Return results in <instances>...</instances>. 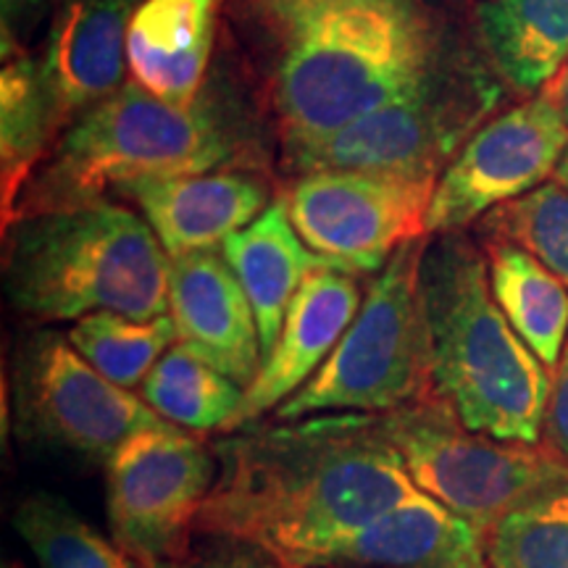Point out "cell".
<instances>
[{
    "instance_id": "6da1fadb",
    "label": "cell",
    "mask_w": 568,
    "mask_h": 568,
    "mask_svg": "<svg viewBox=\"0 0 568 568\" xmlns=\"http://www.w3.org/2000/svg\"><path fill=\"white\" fill-rule=\"evenodd\" d=\"M197 535L247 545L282 568H318L416 493L379 414H316L230 432Z\"/></svg>"
},
{
    "instance_id": "7a4b0ae2",
    "label": "cell",
    "mask_w": 568,
    "mask_h": 568,
    "mask_svg": "<svg viewBox=\"0 0 568 568\" xmlns=\"http://www.w3.org/2000/svg\"><path fill=\"white\" fill-rule=\"evenodd\" d=\"M282 40L284 142L329 134L422 84L458 51L422 0H266Z\"/></svg>"
},
{
    "instance_id": "3957f363",
    "label": "cell",
    "mask_w": 568,
    "mask_h": 568,
    "mask_svg": "<svg viewBox=\"0 0 568 568\" xmlns=\"http://www.w3.org/2000/svg\"><path fill=\"white\" fill-rule=\"evenodd\" d=\"M418 284L437 395L471 432L542 443L552 374L497 305L485 251L464 232L435 234Z\"/></svg>"
},
{
    "instance_id": "277c9868",
    "label": "cell",
    "mask_w": 568,
    "mask_h": 568,
    "mask_svg": "<svg viewBox=\"0 0 568 568\" xmlns=\"http://www.w3.org/2000/svg\"><path fill=\"white\" fill-rule=\"evenodd\" d=\"M3 232L6 295L34 322L169 314V253L130 209L95 201L27 213Z\"/></svg>"
},
{
    "instance_id": "5b68a950",
    "label": "cell",
    "mask_w": 568,
    "mask_h": 568,
    "mask_svg": "<svg viewBox=\"0 0 568 568\" xmlns=\"http://www.w3.org/2000/svg\"><path fill=\"white\" fill-rule=\"evenodd\" d=\"M232 161L237 140L209 103H169L132 82L61 132L17 219L103 201L109 190L142 180L209 174Z\"/></svg>"
},
{
    "instance_id": "8992f818",
    "label": "cell",
    "mask_w": 568,
    "mask_h": 568,
    "mask_svg": "<svg viewBox=\"0 0 568 568\" xmlns=\"http://www.w3.org/2000/svg\"><path fill=\"white\" fill-rule=\"evenodd\" d=\"M426 240L406 243L376 272L343 339L314 379L274 410V422L316 414H389L437 393L418 284Z\"/></svg>"
},
{
    "instance_id": "52a82bcc",
    "label": "cell",
    "mask_w": 568,
    "mask_h": 568,
    "mask_svg": "<svg viewBox=\"0 0 568 568\" xmlns=\"http://www.w3.org/2000/svg\"><path fill=\"white\" fill-rule=\"evenodd\" d=\"M500 101L477 55L456 51L418 88L329 134L284 142L290 169L439 176Z\"/></svg>"
},
{
    "instance_id": "ba28073f",
    "label": "cell",
    "mask_w": 568,
    "mask_h": 568,
    "mask_svg": "<svg viewBox=\"0 0 568 568\" xmlns=\"http://www.w3.org/2000/svg\"><path fill=\"white\" fill-rule=\"evenodd\" d=\"M379 416L416 489L481 535L527 497L568 481V460L548 445L471 432L437 393Z\"/></svg>"
},
{
    "instance_id": "9c48e42d",
    "label": "cell",
    "mask_w": 568,
    "mask_h": 568,
    "mask_svg": "<svg viewBox=\"0 0 568 568\" xmlns=\"http://www.w3.org/2000/svg\"><path fill=\"white\" fill-rule=\"evenodd\" d=\"M216 471V453L195 432H138L105 460L111 537L148 568H182Z\"/></svg>"
},
{
    "instance_id": "30bf717a",
    "label": "cell",
    "mask_w": 568,
    "mask_h": 568,
    "mask_svg": "<svg viewBox=\"0 0 568 568\" xmlns=\"http://www.w3.org/2000/svg\"><path fill=\"white\" fill-rule=\"evenodd\" d=\"M13 422L27 443L109 460L126 439L169 422L132 389L113 385L59 332L21 339L11 376Z\"/></svg>"
},
{
    "instance_id": "8fae6325",
    "label": "cell",
    "mask_w": 568,
    "mask_h": 568,
    "mask_svg": "<svg viewBox=\"0 0 568 568\" xmlns=\"http://www.w3.org/2000/svg\"><path fill=\"white\" fill-rule=\"evenodd\" d=\"M437 180L324 169L303 174L284 203L303 243L326 264L376 274L403 245L426 237Z\"/></svg>"
},
{
    "instance_id": "7c38bea8",
    "label": "cell",
    "mask_w": 568,
    "mask_h": 568,
    "mask_svg": "<svg viewBox=\"0 0 568 568\" xmlns=\"http://www.w3.org/2000/svg\"><path fill=\"white\" fill-rule=\"evenodd\" d=\"M566 148L568 122L550 90L493 116L439 174L426 234L464 232L489 211L542 187Z\"/></svg>"
},
{
    "instance_id": "4fadbf2b",
    "label": "cell",
    "mask_w": 568,
    "mask_h": 568,
    "mask_svg": "<svg viewBox=\"0 0 568 568\" xmlns=\"http://www.w3.org/2000/svg\"><path fill=\"white\" fill-rule=\"evenodd\" d=\"M361 303L364 290L353 272L329 264L311 274L290 303L280 339L245 387L240 414L224 435L261 424L308 385L353 324Z\"/></svg>"
},
{
    "instance_id": "5bb4252c",
    "label": "cell",
    "mask_w": 568,
    "mask_h": 568,
    "mask_svg": "<svg viewBox=\"0 0 568 568\" xmlns=\"http://www.w3.org/2000/svg\"><path fill=\"white\" fill-rule=\"evenodd\" d=\"M169 316L184 347L247 387L258 376V324L232 266L216 251L169 255Z\"/></svg>"
},
{
    "instance_id": "9a60e30c",
    "label": "cell",
    "mask_w": 568,
    "mask_h": 568,
    "mask_svg": "<svg viewBox=\"0 0 568 568\" xmlns=\"http://www.w3.org/2000/svg\"><path fill=\"white\" fill-rule=\"evenodd\" d=\"M140 0H67L40 53L61 126L124 88L126 32Z\"/></svg>"
},
{
    "instance_id": "2e32d148",
    "label": "cell",
    "mask_w": 568,
    "mask_h": 568,
    "mask_svg": "<svg viewBox=\"0 0 568 568\" xmlns=\"http://www.w3.org/2000/svg\"><path fill=\"white\" fill-rule=\"evenodd\" d=\"M169 255L216 251L268 209V184L243 172L142 180L122 190Z\"/></svg>"
},
{
    "instance_id": "e0dca14e",
    "label": "cell",
    "mask_w": 568,
    "mask_h": 568,
    "mask_svg": "<svg viewBox=\"0 0 568 568\" xmlns=\"http://www.w3.org/2000/svg\"><path fill=\"white\" fill-rule=\"evenodd\" d=\"M318 568H489L485 535L416 489Z\"/></svg>"
},
{
    "instance_id": "ac0fdd59",
    "label": "cell",
    "mask_w": 568,
    "mask_h": 568,
    "mask_svg": "<svg viewBox=\"0 0 568 568\" xmlns=\"http://www.w3.org/2000/svg\"><path fill=\"white\" fill-rule=\"evenodd\" d=\"M222 0H142L126 32L132 80L161 101H197Z\"/></svg>"
},
{
    "instance_id": "d6986e66",
    "label": "cell",
    "mask_w": 568,
    "mask_h": 568,
    "mask_svg": "<svg viewBox=\"0 0 568 568\" xmlns=\"http://www.w3.org/2000/svg\"><path fill=\"white\" fill-rule=\"evenodd\" d=\"M222 255L253 305L261 353L266 358L280 339L284 314L297 290L311 274L329 264L303 243L284 197H276L255 222L232 234L222 245Z\"/></svg>"
},
{
    "instance_id": "ffe728a7",
    "label": "cell",
    "mask_w": 568,
    "mask_h": 568,
    "mask_svg": "<svg viewBox=\"0 0 568 568\" xmlns=\"http://www.w3.org/2000/svg\"><path fill=\"white\" fill-rule=\"evenodd\" d=\"M477 32L500 80L537 95L568 61V0H479Z\"/></svg>"
},
{
    "instance_id": "44dd1931",
    "label": "cell",
    "mask_w": 568,
    "mask_h": 568,
    "mask_svg": "<svg viewBox=\"0 0 568 568\" xmlns=\"http://www.w3.org/2000/svg\"><path fill=\"white\" fill-rule=\"evenodd\" d=\"M63 130L55 101L42 77L40 55L19 53L3 61L0 71V193L3 230L17 219L21 195L42 166L53 138Z\"/></svg>"
},
{
    "instance_id": "7402d4cb",
    "label": "cell",
    "mask_w": 568,
    "mask_h": 568,
    "mask_svg": "<svg viewBox=\"0 0 568 568\" xmlns=\"http://www.w3.org/2000/svg\"><path fill=\"white\" fill-rule=\"evenodd\" d=\"M489 287L516 335L556 374L568 343V284L508 240H481Z\"/></svg>"
},
{
    "instance_id": "603a6c76",
    "label": "cell",
    "mask_w": 568,
    "mask_h": 568,
    "mask_svg": "<svg viewBox=\"0 0 568 568\" xmlns=\"http://www.w3.org/2000/svg\"><path fill=\"white\" fill-rule=\"evenodd\" d=\"M140 397L163 422L180 429L195 435H209V432L224 435L240 414L245 387L205 364L190 347L176 343L163 353V358L142 382Z\"/></svg>"
},
{
    "instance_id": "cb8c5ba5",
    "label": "cell",
    "mask_w": 568,
    "mask_h": 568,
    "mask_svg": "<svg viewBox=\"0 0 568 568\" xmlns=\"http://www.w3.org/2000/svg\"><path fill=\"white\" fill-rule=\"evenodd\" d=\"M13 529L40 568H148L116 539L84 521L59 495L34 493L21 500Z\"/></svg>"
},
{
    "instance_id": "d4e9b609",
    "label": "cell",
    "mask_w": 568,
    "mask_h": 568,
    "mask_svg": "<svg viewBox=\"0 0 568 568\" xmlns=\"http://www.w3.org/2000/svg\"><path fill=\"white\" fill-rule=\"evenodd\" d=\"M67 337L92 368L124 389L142 387L163 353L180 339L169 314L140 322L111 311L80 318Z\"/></svg>"
},
{
    "instance_id": "484cf974",
    "label": "cell",
    "mask_w": 568,
    "mask_h": 568,
    "mask_svg": "<svg viewBox=\"0 0 568 568\" xmlns=\"http://www.w3.org/2000/svg\"><path fill=\"white\" fill-rule=\"evenodd\" d=\"M489 568H568V481L527 497L485 531Z\"/></svg>"
},
{
    "instance_id": "4316f807",
    "label": "cell",
    "mask_w": 568,
    "mask_h": 568,
    "mask_svg": "<svg viewBox=\"0 0 568 568\" xmlns=\"http://www.w3.org/2000/svg\"><path fill=\"white\" fill-rule=\"evenodd\" d=\"M481 240H508L537 255L568 284V190L548 182L489 211L479 222Z\"/></svg>"
},
{
    "instance_id": "83f0119b",
    "label": "cell",
    "mask_w": 568,
    "mask_h": 568,
    "mask_svg": "<svg viewBox=\"0 0 568 568\" xmlns=\"http://www.w3.org/2000/svg\"><path fill=\"white\" fill-rule=\"evenodd\" d=\"M53 0H0V38H3V61L24 53V42L34 27L51 11Z\"/></svg>"
},
{
    "instance_id": "f1b7e54d",
    "label": "cell",
    "mask_w": 568,
    "mask_h": 568,
    "mask_svg": "<svg viewBox=\"0 0 568 568\" xmlns=\"http://www.w3.org/2000/svg\"><path fill=\"white\" fill-rule=\"evenodd\" d=\"M542 443L568 460V343L564 347V355H560L556 374H552Z\"/></svg>"
},
{
    "instance_id": "f546056e",
    "label": "cell",
    "mask_w": 568,
    "mask_h": 568,
    "mask_svg": "<svg viewBox=\"0 0 568 568\" xmlns=\"http://www.w3.org/2000/svg\"><path fill=\"white\" fill-rule=\"evenodd\" d=\"M182 568H282L266 552L247 548V545L230 542V539H219V545L205 556H195L187 560Z\"/></svg>"
},
{
    "instance_id": "4dcf8cb0",
    "label": "cell",
    "mask_w": 568,
    "mask_h": 568,
    "mask_svg": "<svg viewBox=\"0 0 568 568\" xmlns=\"http://www.w3.org/2000/svg\"><path fill=\"white\" fill-rule=\"evenodd\" d=\"M545 90H550V95L556 98V103L560 105V111H564V116L568 122V61H566V67L558 71L556 80H552Z\"/></svg>"
},
{
    "instance_id": "1f68e13d",
    "label": "cell",
    "mask_w": 568,
    "mask_h": 568,
    "mask_svg": "<svg viewBox=\"0 0 568 568\" xmlns=\"http://www.w3.org/2000/svg\"><path fill=\"white\" fill-rule=\"evenodd\" d=\"M552 180H556V182L560 184V187L568 190V148H566L564 159H560V163H558L556 174H552Z\"/></svg>"
},
{
    "instance_id": "d6a6232c",
    "label": "cell",
    "mask_w": 568,
    "mask_h": 568,
    "mask_svg": "<svg viewBox=\"0 0 568 568\" xmlns=\"http://www.w3.org/2000/svg\"><path fill=\"white\" fill-rule=\"evenodd\" d=\"M6 568H21L19 564H11V566H6Z\"/></svg>"
}]
</instances>
